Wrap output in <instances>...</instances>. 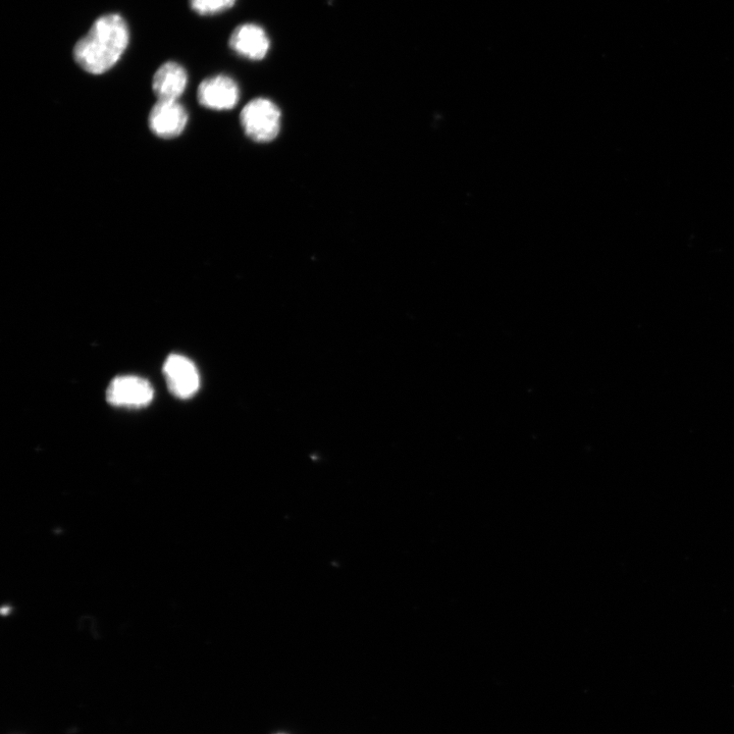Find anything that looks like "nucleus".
I'll list each match as a JSON object with an SVG mask.
<instances>
[{
  "mask_svg": "<svg viewBox=\"0 0 734 734\" xmlns=\"http://www.w3.org/2000/svg\"><path fill=\"white\" fill-rule=\"evenodd\" d=\"M270 45L266 31L255 24L239 26L230 38V46L236 54L252 61L265 59Z\"/></svg>",
  "mask_w": 734,
  "mask_h": 734,
  "instance_id": "obj_7",
  "label": "nucleus"
},
{
  "mask_svg": "<svg viewBox=\"0 0 734 734\" xmlns=\"http://www.w3.org/2000/svg\"><path fill=\"white\" fill-rule=\"evenodd\" d=\"M148 123L154 135L172 139L184 132L188 114L179 100H159L149 114Z\"/></svg>",
  "mask_w": 734,
  "mask_h": 734,
  "instance_id": "obj_3",
  "label": "nucleus"
},
{
  "mask_svg": "<svg viewBox=\"0 0 734 734\" xmlns=\"http://www.w3.org/2000/svg\"><path fill=\"white\" fill-rule=\"evenodd\" d=\"M164 374L170 392L180 399H189L200 386L195 364L185 356L172 354L164 365Z\"/></svg>",
  "mask_w": 734,
  "mask_h": 734,
  "instance_id": "obj_5",
  "label": "nucleus"
},
{
  "mask_svg": "<svg viewBox=\"0 0 734 734\" xmlns=\"http://www.w3.org/2000/svg\"><path fill=\"white\" fill-rule=\"evenodd\" d=\"M277 734H285V733H277Z\"/></svg>",
  "mask_w": 734,
  "mask_h": 734,
  "instance_id": "obj_10",
  "label": "nucleus"
},
{
  "mask_svg": "<svg viewBox=\"0 0 734 734\" xmlns=\"http://www.w3.org/2000/svg\"><path fill=\"white\" fill-rule=\"evenodd\" d=\"M129 40L130 32L124 18L117 14L104 15L75 45V61L89 74L106 73L120 61Z\"/></svg>",
  "mask_w": 734,
  "mask_h": 734,
  "instance_id": "obj_1",
  "label": "nucleus"
},
{
  "mask_svg": "<svg viewBox=\"0 0 734 734\" xmlns=\"http://www.w3.org/2000/svg\"><path fill=\"white\" fill-rule=\"evenodd\" d=\"M188 76L185 69L174 62L164 64L153 76L152 89L159 100H179L185 92Z\"/></svg>",
  "mask_w": 734,
  "mask_h": 734,
  "instance_id": "obj_8",
  "label": "nucleus"
},
{
  "mask_svg": "<svg viewBox=\"0 0 734 734\" xmlns=\"http://www.w3.org/2000/svg\"><path fill=\"white\" fill-rule=\"evenodd\" d=\"M198 101L202 107L214 111H230L240 98L237 83L230 77L219 75L204 80L198 88Z\"/></svg>",
  "mask_w": 734,
  "mask_h": 734,
  "instance_id": "obj_4",
  "label": "nucleus"
},
{
  "mask_svg": "<svg viewBox=\"0 0 734 734\" xmlns=\"http://www.w3.org/2000/svg\"><path fill=\"white\" fill-rule=\"evenodd\" d=\"M245 134L259 143L271 142L281 129V112L276 104L266 98L250 101L240 116Z\"/></svg>",
  "mask_w": 734,
  "mask_h": 734,
  "instance_id": "obj_2",
  "label": "nucleus"
},
{
  "mask_svg": "<svg viewBox=\"0 0 734 734\" xmlns=\"http://www.w3.org/2000/svg\"><path fill=\"white\" fill-rule=\"evenodd\" d=\"M154 396V390L145 379L124 376L114 379L107 390V400L117 407L140 408L147 406Z\"/></svg>",
  "mask_w": 734,
  "mask_h": 734,
  "instance_id": "obj_6",
  "label": "nucleus"
},
{
  "mask_svg": "<svg viewBox=\"0 0 734 734\" xmlns=\"http://www.w3.org/2000/svg\"><path fill=\"white\" fill-rule=\"evenodd\" d=\"M236 0H190V6L199 15H215L231 9Z\"/></svg>",
  "mask_w": 734,
  "mask_h": 734,
  "instance_id": "obj_9",
  "label": "nucleus"
}]
</instances>
